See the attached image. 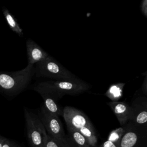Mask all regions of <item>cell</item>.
<instances>
[{
	"label": "cell",
	"instance_id": "5",
	"mask_svg": "<svg viewBox=\"0 0 147 147\" xmlns=\"http://www.w3.org/2000/svg\"><path fill=\"white\" fill-rule=\"evenodd\" d=\"M27 137L31 147H44L47 136L45 127L37 114L24 107Z\"/></svg>",
	"mask_w": 147,
	"mask_h": 147
},
{
	"label": "cell",
	"instance_id": "9",
	"mask_svg": "<svg viewBox=\"0 0 147 147\" xmlns=\"http://www.w3.org/2000/svg\"><path fill=\"white\" fill-rule=\"evenodd\" d=\"M28 64L34 65L37 63L46 59L49 55L37 44L30 39L26 42Z\"/></svg>",
	"mask_w": 147,
	"mask_h": 147
},
{
	"label": "cell",
	"instance_id": "10",
	"mask_svg": "<svg viewBox=\"0 0 147 147\" xmlns=\"http://www.w3.org/2000/svg\"><path fill=\"white\" fill-rule=\"evenodd\" d=\"M132 115L129 122L137 126L146 127L147 109L146 103L143 105V103H139V100H136L132 106Z\"/></svg>",
	"mask_w": 147,
	"mask_h": 147
},
{
	"label": "cell",
	"instance_id": "4",
	"mask_svg": "<svg viewBox=\"0 0 147 147\" xmlns=\"http://www.w3.org/2000/svg\"><path fill=\"white\" fill-rule=\"evenodd\" d=\"M37 115L43 124L48 135L67 147H71L59 117L48 111L42 105Z\"/></svg>",
	"mask_w": 147,
	"mask_h": 147
},
{
	"label": "cell",
	"instance_id": "14",
	"mask_svg": "<svg viewBox=\"0 0 147 147\" xmlns=\"http://www.w3.org/2000/svg\"><path fill=\"white\" fill-rule=\"evenodd\" d=\"M78 131L85 137L91 147L98 146V137L94 127H83Z\"/></svg>",
	"mask_w": 147,
	"mask_h": 147
},
{
	"label": "cell",
	"instance_id": "8",
	"mask_svg": "<svg viewBox=\"0 0 147 147\" xmlns=\"http://www.w3.org/2000/svg\"><path fill=\"white\" fill-rule=\"evenodd\" d=\"M108 105L111 109L121 126L125 125L129 122L132 115V108L125 102H110Z\"/></svg>",
	"mask_w": 147,
	"mask_h": 147
},
{
	"label": "cell",
	"instance_id": "1",
	"mask_svg": "<svg viewBox=\"0 0 147 147\" xmlns=\"http://www.w3.org/2000/svg\"><path fill=\"white\" fill-rule=\"evenodd\" d=\"M90 86L79 78L73 80H50L36 85L33 90L40 94L47 95L53 99H58L65 95H75L84 92Z\"/></svg>",
	"mask_w": 147,
	"mask_h": 147
},
{
	"label": "cell",
	"instance_id": "17",
	"mask_svg": "<svg viewBox=\"0 0 147 147\" xmlns=\"http://www.w3.org/2000/svg\"><path fill=\"white\" fill-rule=\"evenodd\" d=\"M44 147H67L47 134Z\"/></svg>",
	"mask_w": 147,
	"mask_h": 147
},
{
	"label": "cell",
	"instance_id": "16",
	"mask_svg": "<svg viewBox=\"0 0 147 147\" xmlns=\"http://www.w3.org/2000/svg\"><path fill=\"white\" fill-rule=\"evenodd\" d=\"M126 131V125L122 126L111 131L108 136L107 141H109L119 146L120 141Z\"/></svg>",
	"mask_w": 147,
	"mask_h": 147
},
{
	"label": "cell",
	"instance_id": "7",
	"mask_svg": "<svg viewBox=\"0 0 147 147\" xmlns=\"http://www.w3.org/2000/svg\"><path fill=\"white\" fill-rule=\"evenodd\" d=\"M63 117L67 127L79 130L83 127H94L88 117L79 110L71 106L63 109Z\"/></svg>",
	"mask_w": 147,
	"mask_h": 147
},
{
	"label": "cell",
	"instance_id": "21",
	"mask_svg": "<svg viewBox=\"0 0 147 147\" xmlns=\"http://www.w3.org/2000/svg\"><path fill=\"white\" fill-rule=\"evenodd\" d=\"M6 138L5 137H3L2 136L0 135V147H2L5 140H6Z\"/></svg>",
	"mask_w": 147,
	"mask_h": 147
},
{
	"label": "cell",
	"instance_id": "2",
	"mask_svg": "<svg viewBox=\"0 0 147 147\" xmlns=\"http://www.w3.org/2000/svg\"><path fill=\"white\" fill-rule=\"evenodd\" d=\"M34 74V65L29 64L17 71H0V93L10 96L17 95L26 88Z\"/></svg>",
	"mask_w": 147,
	"mask_h": 147
},
{
	"label": "cell",
	"instance_id": "15",
	"mask_svg": "<svg viewBox=\"0 0 147 147\" xmlns=\"http://www.w3.org/2000/svg\"><path fill=\"white\" fill-rule=\"evenodd\" d=\"M3 14L6 21V22L10 29L16 33L18 36H21L23 35V30L19 25L14 17L10 13V11L5 9L3 10Z\"/></svg>",
	"mask_w": 147,
	"mask_h": 147
},
{
	"label": "cell",
	"instance_id": "12",
	"mask_svg": "<svg viewBox=\"0 0 147 147\" xmlns=\"http://www.w3.org/2000/svg\"><path fill=\"white\" fill-rule=\"evenodd\" d=\"M40 95L44 100L42 105L48 111L57 115L58 117L63 116V109L57 104L55 99L45 94Z\"/></svg>",
	"mask_w": 147,
	"mask_h": 147
},
{
	"label": "cell",
	"instance_id": "3",
	"mask_svg": "<svg viewBox=\"0 0 147 147\" xmlns=\"http://www.w3.org/2000/svg\"><path fill=\"white\" fill-rule=\"evenodd\" d=\"M34 74L37 78H48L55 80H73L78 79L50 55L34 65Z\"/></svg>",
	"mask_w": 147,
	"mask_h": 147
},
{
	"label": "cell",
	"instance_id": "20",
	"mask_svg": "<svg viewBox=\"0 0 147 147\" xmlns=\"http://www.w3.org/2000/svg\"><path fill=\"white\" fill-rule=\"evenodd\" d=\"M96 147H119L118 145H115V144L109 141H105L100 145H98Z\"/></svg>",
	"mask_w": 147,
	"mask_h": 147
},
{
	"label": "cell",
	"instance_id": "19",
	"mask_svg": "<svg viewBox=\"0 0 147 147\" xmlns=\"http://www.w3.org/2000/svg\"><path fill=\"white\" fill-rule=\"evenodd\" d=\"M140 8L142 14L145 17H147V0H143L140 5Z\"/></svg>",
	"mask_w": 147,
	"mask_h": 147
},
{
	"label": "cell",
	"instance_id": "6",
	"mask_svg": "<svg viewBox=\"0 0 147 147\" xmlns=\"http://www.w3.org/2000/svg\"><path fill=\"white\" fill-rule=\"evenodd\" d=\"M125 125L126 131L119 147H147L146 127L137 126L130 122Z\"/></svg>",
	"mask_w": 147,
	"mask_h": 147
},
{
	"label": "cell",
	"instance_id": "18",
	"mask_svg": "<svg viewBox=\"0 0 147 147\" xmlns=\"http://www.w3.org/2000/svg\"><path fill=\"white\" fill-rule=\"evenodd\" d=\"M2 147H21L14 141L9 139L6 138V140L2 146Z\"/></svg>",
	"mask_w": 147,
	"mask_h": 147
},
{
	"label": "cell",
	"instance_id": "13",
	"mask_svg": "<svg viewBox=\"0 0 147 147\" xmlns=\"http://www.w3.org/2000/svg\"><path fill=\"white\" fill-rule=\"evenodd\" d=\"M125 85L124 83H119L111 85L105 93V95L112 102H117L122 97L123 89Z\"/></svg>",
	"mask_w": 147,
	"mask_h": 147
},
{
	"label": "cell",
	"instance_id": "11",
	"mask_svg": "<svg viewBox=\"0 0 147 147\" xmlns=\"http://www.w3.org/2000/svg\"><path fill=\"white\" fill-rule=\"evenodd\" d=\"M68 135L67 136L71 147H91L85 137L78 130L67 128Z\"/></svg>",
	"mask_w": 147,
	"mask_h": 147
},
{
	"label": "cell",
	"instance_id": "22",
	"mask_svg": "<svg viewBox=\"0 0 147 147\" xmlns=\"http://www.w3.org/2000/svg\"><path fill=\"white\" fill-rule=\"evenodd\" d=\"M144 86H142V87L144 88V93L146 94V78H145L144 82Z\"/></svg>",
	"mask_w": 147,
	"mask_h": 147
}]
</instances>
